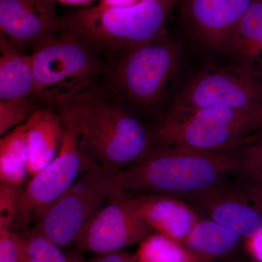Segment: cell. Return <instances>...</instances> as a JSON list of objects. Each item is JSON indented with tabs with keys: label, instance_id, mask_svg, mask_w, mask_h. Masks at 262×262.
<instances>
[{
	"label": "cell",
	"instance_id": "2e32d148",
	"mask_svg": "<svg viewBox=\"0 0 262 262\" xmlns=\"http://www.w3.org/2000/svg\"><path fill=\"white\" fill-rule=\"evenodd\" d=\"M34 90L32 55L1 39L0 101H23L36 98Z\"/></svg>",
	"mask_w": 262,
	"mask_h": 262
},
{
	"label": "cell",
	"instance_id": "cb8c5ba5",
	"mask_svg": "<svg viewBox=\"0 0 262 262\" xmlns=\"http://www.w3.org/2000/svg\"><path fill=\"white\" fill-rule=\"evenodd\" d=\"M239 170L244 173H262V136L239 155Z\"/></svg>",
	"mask_w": 262,
	"mask_h": 262
},
{
	"label": "cell",
	"instance_id": "ac0fdd59",
	"mask_svg": "<svg viewBox=\"0 0 262 262\" xmlns=\"http://www.w3.org/2000/svg\"><path fill=\"white\" fill-rule=\"evenodd\" d=\"M28 128L27 120L5 134L0 140L1 183L20 187L29 175Z\"/></svg>",
	"mask_w": 262,
	"mask_h": 262
},
{
	"label": "cell",
	"instance_id": "d6986e66",
	"mask_svg": "<svg viewBox=\"0 0 262 262\" xmlns=\"http://www.w3.org/2000/svg\"><path fill=\"white\" fill-rule=\"evenodd\" d=\"M241 238L232 229L207 219L199 220L184 246L194 256L220 257L231 252Z\"/></svg>",
	"mask_w": 262,
	"mask_h": 262
},
{
	"label": "cell",
	"instance_id": "44dd1931",
	"mask_svg": "<svg viewBox=\"0 0 262 262\" xmlns=\"http://www.w3.org/2000/svg\"><path fill=\"white\" fill-rule=\"evenodd\" d=\"M139 262H193L194 256L183 245L162 234H151L140 244Z\"/></svg>",
	"mask_w": 262,
	"mask_h": 262
},
{
	"label": "cell",
	"instance_id": "5bb4252c",
	"mask_svg": "<svg viewBox=\"0 0 262 262\" xmlns=\"http://www.w3.org/2000/svg\"><path fill=\"white\" fill-rule=\"evenodd\" d=\"M134 199L151 228L183 246L200 220L190 207L176 196L141 193Z\"/></svg>",
	"mask_w": 262,
	"mask_h": 262
},
{
	"label": "cell",
	"instance_id": "d4e9b609",
	"mask_svg": "<svg viewBox=\"0 0 262 262\" xmlns=\"http://www.w3.org/2000/svg\"><path fill=\"white\" fill-rule=\"evenodd\" d=\"M0 262H19L17 235L10 229H0Z\"/></svg>",
	"mask_w": 262,
	"mask_h": 262
},
{
	"label": "cell",
	"instance_id": "603a6c76",
	"mask_svg": "<svg viewBox=\"0 0 262 262\" xmlns=\"http://www.w3.org/2000/svg\"><path fill=\"white\" fill-rule=\"evenodd\" d=\"M22 189L20 187L1 183L0 187V229H10L18 216Z\"/></svg>",
	"mask_w": 262,
	"mask_h": 262
},
{
	"label": "cell",
	"instance_id": "4dcf8cb0",
	"mask_svg": "<svg viewBox=\"0 0 262 262\" xmlns=\"http://www.w3.org/2000/svg\"><path fill=\"white\" fill-rule=\"evenodd\" d=\"M55 2L68 5H89L92 4L96 0H54ZM100 1V0H99Z\"/></svg>",
	"mask_w": 262,
	"mask_h": 262
},
{
	"label": "cell",
	"instance_id": "7a4b0ae2",
	"mask_svg": "<svg viewBox=\"0 0 262 262\" xmlns=\"http://www.w3.org/2000/svg\"><path fill=\"white\" fill-rule=\"evenodd\" d=\"M75 101L84 144L98 168L120 173L151 149L152 135L120 101L94 90Z\"/></svg>",
	"mask_w": 262,
	"mask_h": 262
},
{
	"label": "cell",
	"instance_id": "ffe728a7",
	"mask_svg": "<svg viewBox=\"0 0 262 262\" xmlns=\"http://www.w3.org/2000/svg\"><path fill=\"white\" fill-rule=\"evenodd\" d=\"M16 235L19 262H71L61 247L37 229Z\"/></svg>",
	"mask_w": 262,
	"mask_h": 262
},
{
	"label": "cell",
	"instance_id": "7402d4cb",
	"mask_svg": "<svg viewBox=\"0 0 262 262\" xmlns=\"http://www.w3.org/2000/svg\"><path fill=\"white\" fill-rule=\"evenodd\" d=\"M37 98L23 101H0V135L27 121L37 108Z\"/></svg>",
	"mask_w": 262,
	"mask_h": 262
},
{
	"label": "cell",
	"instance_id": "6da1fadb",
	"mask_svg": "<svg viewBox=\"0 0 262 262\" xmlns=\"http://www.w3.org/2000/svg\"><path fill=\"white\" fill-rule=\"evenodd\" d=\"M234 151L205 152L180 147L151 148L137 163L115 174L125 191L186 198L210 190L239 169Z\"/></svg>",
	"mask_w": 262,
	"mask_h": 262
},
{
	"label": "cell",
	"instance_id": "8fae6325",
	"mask_svg": "<svg viewBox=\"0 0 262 262\" xmlns=\"http://www.w3.org/2000/svg\"><path fill=\"white\" fill-rule=\"evenodd\" d=\"M54 0H0L1 39L21 50L33 48L64 28Z\"/></svg>",
	"mask_w": 262,
	"mask_h": 262
},
{
	"label": "cell",
	"instance_id": "f1b7e54d",
	"mask_svg": "<svg viewBox=\"0 0 262 262\" xmlns=\"http://www.w3.org/2000/svg\"><path fill=\"white\" fill-rule=\"evenodd\" d=\"M244 173L251 181L253 185L257 188L262 194V173H259V172H247V173Z\"/></svg>",
	"mask_w": 262,
	"mask_h": 262
},
{
	"label": "cell",
	"instance_id": "4fadbf2b",
	"mask_svg": "<svg viewBox=\"0 0 262 262\" xmlns=\"http://www.w3.org/2000/svg\"><path fill=\"white\" fill-rule=\"evenodd\" d=\"M252 0H179L183 20L212 48H228Z\"/></svg>",
	"mask_w": 262,
	"mask_h": 262
},
{
	"label": "cell",
	"instance_id": "30bf717a",
	"mask_svg": "<svg viewBox=\"0 0 262 262\" xmlns=\"http://www.w3.org/2000/svg\"><path fill=\"white\" fill-rule=\"evenodd\" d=\"M152 230L134 198L120 189L82 229L75 245L80 251L106 254L141 244Z\"/></svg>",
	"mask_w": 262,
	"mask_h": 262
},
{
	"label": "cell",
	"instance_id": "e0dca14e",
	"mask_svg": "<svg viewBox=\"0 0 262 262\" xmlns=\"http://www.w3.org/2000/svg\"><path fill=\"white\" fill-rule=\"evenodd\" d=\"M228 49L242 62L241 67L258 71L255 67L259 63L262 68V0H252L234 31Z\"/></svg>",
	"mask_w": 262,
	"mask_h": 262
},
{
	"label": "cell",
	"instance_id": "1f68e13d",
	"mask_svg": "<svg viewBox=\"0 0 262 262\" xmlns=\"http://www.w3.org/2000/svg\"><path fill=\"white\" fill-rule=\"evenodd\" d=\"M71 262H84L78 257H71Z\"/></svg>",
	"mask_w": 262,
	"mask_h": 262
},
{
	"label": "cell",
	"instance_id": "484cf974",
	"mask_svg": "<svg viewBox=\"0 0 262 262\" xmlns=\"http://www.w3.org/2000/svg\"><path fill=\"white\" fill-rule=\"evenodd\" d=\"M92 262H139L136 256H131L128 253L117 251L101 255Z\"/></svg>",
	"mask_w": 262,
	"mask_h": 262
},
{
	"label": "cell",
	"instance_id": "8992f818",
	"mask_svg": "<svg viewBox=\"0 0 262 262\" xmlns=\"http://www.w3.org/2000/svg\"><path fill=\"white\" fill-rule=\"evenodd\" d=\"M63 125L61 148L46 168L32 177L22 189L18 220L27 225L37 220L88 170L101 169L90 156L82 136L80 115L75 100L57 106Z\"/></svg>",
	"mask_w": 262,
	"mask_h": 262
},
{
	"label": "cell",
	"instance_id": "9a60e30c",
	"mask_svg": "<svg viewBox=\"0 0 262 262\" xmlns=\"http://www.w3.org/2000/svg\"><path fill=\"white\" fill-rule=\"evenodd\" d=\"M29 175L33 177L56 158L61 148L63 125L55 106L39 107L27 120Z\"/></svg>",
	"mask_w": 262,
	"mask_h": 262
},
{
	"label": "cell",
	"instance_id": "3957f363",
	"mask_svg": "<svg viewBox=\"0 0 262 262\" xmlns=\"http://www.w3.org/2000/svg\"><path fill=\"white\" fill-rule=\"evenodd\" d=\"M97 51L65 28L39 45L32 54L36 98L57 107L94 91L106 71Z\"/></svg>",
	"mask_w": 262,
	"mask_h": 262
},
{
	"label": "cell",
	"instance_id": "4316f807",
	"mask_svg": "<svg viewBox=\"0 0 262 262\" xmlns=\"http://www.w3.org/2000/svg\"><path fill=\"white\" fill-rule=\"evenodd\" d=\"M143 0H100L96 5L103 9H123L139 4Z\"/></svg>",
	"mask_w": 262,
	"mask_h": 262
},
{
	"label": "cell",
	"instance_id": "83f0119b",
	"mask_svg": "<svg viewBox=\"0 0 262 262\" xmlns=\"http://www.w3.org/2000/svg\"><path fill=\"white\" fill-rule=\"evenodd\" d=\"M249 247L254 258L262 262V231L249 238Z\"/></svg>",
	"mask_w": 262,
	"mask_h": 262
},
{
	"label": "cell",
	"instance_id": "52a82bcc",
	"mask_svg": "<svg viewBox=\"0 0 262 262\" xmlns=\"http://www.w3.org/2000/svg\"><path fill=\"white\" fill-rule=\"evenodd\" d=\"M253 117L222 105L166 113L151 135L158 146L205 152L234 151L250 132Z\"/></svg>",
	"mask_w": 262,
	"mask_h": 262
},
{
	"label": "cell",
	"instance_id": "f546056e",
	"mask_svg": "<svg viewBox=\"0 0 262 262\" xmlns=\"http://www.w3.org/2000/svg\"><path fill=\"white\" fill-rule=\"evenodd\" d=\"M255 130L262 131V108L255 115L251 122L250 132Z\"/></svg>",
	"mask_w": 262,
	"mask_h": 262
},
{
	"label": "cell",
	"instance_id": "7c38bea8",
	"mask_svg": "<svg viewBox=\"0 0 262 262\" xmlns=\"http://www.w3.org/2000/svg\"><path fill=\"white\" fill-rule=\"evenodd\" d=\"M252 187L248 194L221 184L184 199L195 204L211 220L249 239L262 231V194Z\"/></svg>",
	"mask_w": 262,
	"mask_h": 262
},
{
	"label": "cell",
	"instance_id": "277c9868",
	"mask_svg": "<svg viewBox=\"0 0 262 262\" xmlns=\"http://www.w3.org/2000/svg\"><path fill=\"white\" fill-rule=\"evenodd\" d=\"M179 0H143L123 9L96 5L63 18L64 28L98 51L111 52L165 37V27Z\"/></svg>",
	"mask_w": 262,
	"mask_h": 262
},
{
	"label": "cell",
	"instance_id": "9c48e42d",
	"mask_svg": "<svg viewBox=\"0 0 262 262\" xmlns=\"http://www.w3.org/2000/svg\"><path fill=\"white\" fill-rule=\"evenodd\" d=\"M216 105L255 116L262 108V72L242 67L204 71L183 88L166 113H187Z\"/></svg>",
	"mask_w": 262,
	"mask_h": 262
},
{
	"label": "cell",
	"instance_id": "5b68a950",
	"mask_svg": "<svg viewBox=\"0 0 262 262\" xmlns=\"http://www.w3.org/2000/svg\"><path fill=\"white\" fill-rule=\"evenodd\" d=\"M179 46L166 37L108 52L106 95L149 107L166 94L180 65Z\"/></svg>",
	"mask_w": 262,
	"mask_h": 262
},
{
	"label": "cell",
	"instance_id": "ba28073f",
	"mask_svg": "<svg viewBox=\"0 0 262 262\" xmlns=\"http://www.w3.org/2000/svg\"><path fill=\"white\" fill-rule=\"evenodd\" d=\"M120 189L115 174L103 169L88 170L48 207L34 228L59 247L75 244L91 219Z\"/></svg>",
	"mask_w": 262,
	"mask_h": 262
}]
</instances>
